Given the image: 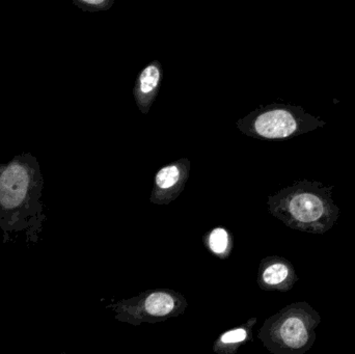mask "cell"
<instances>
[{"label":"cell","instance_id":"6da1fadb","mask_svg":"<svg viewBox=\"0 0 355 354\" xmlns=\"http://www.w3.org/2000/svg\"><path fill=\"white\" fill-rule=\"evenodd\" d=\"M334 188L317 181H298L268 197L269 212L292 230L325 234L341 213L331 197Z\"/></svg>","mask_w":355,"mask_h":354},{"label":"cell","instance_id":"7a4b0ae2","mask_svg":"<svg viewBox=\"0 0 355 354\" xmlns=\"http://www.w3.org/2000/svg\"><path fill=\"white\" fill-rule=\"evenodd\" d=\"M322 318L306 301L290 303L265 320L258 338L272 354H304L317 340Z\"/></svg>","mask_w":355,"mask_h":354},{"label":"cell","instance_id":"3957f363","mask_svg":"<svg viewBox=\"0 0 355 354\" xmlns=\"http://www.w3.org/2000/svg\"><path fill=\"white\" fill-rule=\"evenodd\" d=\"M327 123L302 106L273 103L257 108L236 123L244 135L262 141H279L306 134Z\"/></svg>","mask_w":355,"mask_h":354},{"label":"cell","instance_id":"277c9868","mask_svg":"<svg viewBox=\"0 0 355 354\" xmlns=\"http://www.w3.org/2000/svg\"><path fill=\"white\" fill-rule=\"evenodd\" d=\"M188 303L183 294L172 289H151L137 297L110 303L106 309L114 313V319L131 326L158 324L185 313Z\"/></svg>","mask_w":355,"mask_h":354},{"label":"cell","instance_id":"5b68a950","mask_svg":"<svg viewBox=\"0 0 355 354\" xmlns=\"http://www.w3.org/2000/svg\"><path fill=\"white\" fill-rule=\"evenodd\" d=\"M190 161L180 158L160 168L154 179L150 202L156 205H168L178 199L189 178Z\"/></svg>","mask_w":355,"mask_h":354},{"label":"cell","instance_id":"8992f818","mask_svg":"<svg viewBox=\"0 0 355 354\" xmlns=\"http://www.w3.org/2000/svg\"><path fill=\"white\" fill-rule=\"evenodd\" d=\"M293 264L284 257L269 256L261 260L257 283L263 291L288 292L298 282Z\"/></svg>","mask_w":355,"mask_h":354},{"label":"cell","instance_id":"52a82bcc","mask_svg":"<svg viewBox=\"0 0 355 354\" xmlns=\"http://www.w3.org/2000/svg\"><path fill=\"white\" fill-rule=\"evenodd\" d=\"M31 176L23 164L8 166L0 175V205L14 209L24 202L29 191Z\"/></svg>","mask_w":355,"mask_h":354},{"label":"cell","instance_id":"ba28073f","mask_svg":"<svg viewBox=\"0 0 355 354\" xmlns=\"http://www.w3.org/2000/svg\"><path fill=\"white\" fill-rule=\"evenodd\" d=\"M164 79V69L158 60L148 64L135 81L133 96L137 105L144 114H147L151 109L154 101L159 94Z\"/></svg>","mask_w":355,"mask_h":354},{"label":"cell","instance_id":"9c48e42d","mask_svg":"<svg viewBox=\"0 0 355 354\" xmlns=\"http://www.w3.org/2000/svg\"><path fill=\"white\" fill-rule=\"evenodd\" d=\"M257 317L250 318L248 321L236 328L219 335L213 342L212 351L215 354H236L242 345L248 344L252 340V330L256 326Z\"/></svg>","mask_w":355,"mask_h":354},{"label":"cell","instance_id":"30bf717a","mask_svg":"<svg viewBox=\"0 0 355 354\" xmlns=\"http://www.w3.org/2000/svg\"><path fill=\"white\" fill-rule=\"evenodd\" d=\"M205 247L214 257L220 260L229 259L233 251L234 240L231 232L223 227H216L205 234Z\"/></svg>","mask_w":355,"mask_h":354},{"label":"cell","instance_id":"8fae6325","mask_svg":"<svg viewBox=\"0 0 355 354\" xmlns=\"http://www.w3.org/2000/svg\"><path fill=\"white\" fill-rule=\"evenodd\" d=\"M74 3L81 10H87V12H101V10H108L112 8L114 0H79V1H74Z\"/></svg>","mask_w":355,"mask_h":354}]
</instances>
